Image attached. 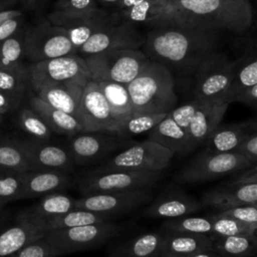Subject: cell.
<instances>
[{
    "label": "cell",
    "mask_w": 257,
    "mask_h": 257,
    "mask_svg": "<svg viewBox=\"0 0 257 257\" xmlns=\"http://www.w3.org/2000/svg\"><path fill=\"white\" fill-rule=\"evenodd\" d=\"M24 152L30 171H57L71 173L74 163L66 148L52 145L49 141H37L13 137Z\"/></svg>",
    "instance_id": "16"
},
{
    "label": "cell",
    "mask_w": 257,
    "mask_h": 257,
    "mask_svg": "<svg viewBox=\"0 0 257 257\" xmlns=\"http://www.w3.org/2000/svg\"><path fill=\"white\" fill-rule=\"evenodd\" d=\"M237 154H240L252 164L257 162V130L256 120L253 119L248 127L239 148Z\"/></svg>",
    "instance_id": "44"
},
{
    "label": "cell",
    "mask_w": 257,
    "mask_h": 257,
    "mask_svg": "<svg viewBox=\"0 0 257 257\" xmlns=\"http://www.w3.org/2000/svg\"><path fill=\"white\" fill-rule=\"evenodd\" d=\"M16 124L25 134L30 136V139L37 141H49L52 136V131L45 121L29 106L17 109Z\"/></svg>",
    "instance_id": "36"
},
{
    "label": "cell",
    "mask_w": 257,
    "mask_h": 257,
    "mask_svg": "<svg viewBox=\"0 0 257 257\" xmlns=\"http://www.w3.org/2000/svg\"><path fill=\"white\" fill-rule=\"evenodd\" d=\"M215 215L220 217L231 218L247 224H252V225L257 224V206L255 205L237 206V207L218 211Z\"/></svg>",
    "instance_id": "43"
},
{
    "label": "cell",
    "mask_w": 257,
    "mask_h": 257,
    "mask_svg": "<svg viewBox=\"0 0 257 257\" xmlns=\"http://www.w3.org/2000/svg\"><path fill=\"white\" fill-rule=\"evenodd\" d=\"M11 257H51L50 246L45 234L22 247Z\"/></svg>",
    "instance_id": "47"
},
{
    "label": "cell",
    "mask_w": 257,
    "mask_h": 257,
    "mask_svg": "<svg viewBox=\"0 0 257 257\" xmlns=\"http://www.w3.org/2000/svg\"><path fill=\"white\" fill-rule=\"evenodd\" d=\"M23 173L0 169V201L4 205L12 201L21 200Z\"/></svg>",
    "instance_id": "42"
},
{
    "label": "cell",
    "mask_w": 257,
    "mask_h": 257,
    "mask_svg": "<svg viewBox=\"0 0 257 257\" xmlns=\"http://www.w3.org/2000/svg\"><path fill=\"white\" fill-rule=\"evenodd\" d=\"M105 10L96 8L89 12L65 14L56 11L50 12L46 19L65 29L72 45L78 50L94 33L115 17Z\"/></svg>",
    "instance_id": "15"
},
{
    "label": "cell",
    "mask_w": 257,
    "mask_h": 257,
    "mask_svg": "<svg viewBox=\"0 0 257 257\" xmlns=\"http://www.w3.org/2000/svg\"><path fill=\"white\" fill-rule=\"evenodd\" d=\"M234 65L235 61L223 53L213 52L206 57L194 73V99L202 103L225 100Z\"/></svg>",
    "instance_id": "8"
},
{
    "label": "cell",
    "mask_w": 257,
    "mask_h": 257,
    "mask_svg": "<svg viewBox=\"0 0 257 257\" xmlns=\"http://www.w3.org/2000/svg\"><path fill=\"white\" fill-rule=\"evenodd\" d=\"M77 118L84 132H109L116 135L120 123L93 79L88 80L82 89Z\"/></svg>",
    "instance_id": "13"
},
{
    "label": "cell",
    "mask_w": 257,
    "mask_h": 257,
    "mask_svg": "<svg viewBox=\"0 0 257 257\" xmlns=\"http://www.w3.org/2000/svg\"><path fill=\"white\" fill-rule=\"evenodd\" d=\"M219 35L218 29L198 26L158 27L145 35L144 53L169 69L191 74L215 52Z\"/></svg>",
    "instance_id": "1"
},
{
    "label": "cell",
    "mask_w": 257,
    "mask_h": 257,
    "mask_svg": "<svg viewBox=\"0 0 257 257\" xmlns=\"http://www.w3.org/2000/svg\"><path fill=\"white\" fill-rule=\"evenodd\" d=\"M202 207L201 203L181 190H168L160 195L144 212L151 218L174 219L188 216Z\"/></svg>",
    "instance_id": "21"
},
{
    "label": "cell",
    "mask_w": 257,
    "mask_h": 257,
    "mask_svg": "<svg viewBox=\"0 0 257 257\" xmlns=\"http://www.w3.org/2000/svg\"><path fill=\"white\" fill-rule=\"evenodd\" d=\"M24 96L0 90V113L7 114L20 108Z\"/></svg>",
    "instance_id": "49"
},
{
    "label": "cell",
    "mask_w": 257,
    "mask_h": 257,
    "mask_svg": "<svg viewBox=\"0 0 257 257\" xmlns=\"http://www.w3.org/2000/svg\"><path fill=\"white\" fill-rule=\"evenodd\" d=\"M212 242L210 235L166 231L159 257H186L212 249Z\"/></svg>",
    "instance_id": "25"
},
{
    "label": "cell",
    "mask_w": 257,
    "mask_h": 257,
    "mask_svg": "<svg viewBox=\"0 0 257 257\" xmlns=\"http://www.w3.org/2000/svg\"><path fill=\"white\" fill-rule=\"evenodd\" d=\"M212 250L223 257H251L256 250V235L212 236Z\"/></svg>",
    "instance_id": "32"
},
{
    "label": "cell",
    "mask_w": 257,
    "mask_h": 257,
    "mask_svg": "<svg viewBox=\"0 0 257 257\" xmlns=\"http://www.w3.org/2000/svg\"><path fill=\"white\" fill-rule=\"evenodd\" d=\"M72 179L67 173L57 171H26L23 173L22 199L42 197L71 186Z\"/></svg>",
    "instance_id": "24"
},
{
    "label": "cell",
    "mask_w": 257,
    "mask_h": 257,
    "mask_svg": "<svg viewBox=\"0 0 257 257\" xmlns=\"http://www.w3.org/2000/svg\"><path fill=\"white\" fill-rule=\"evenodd\" d=\"M4 117H5V114L0 113V126L2 125V123H3V121H4Z\"/></svg>",
    "instance_id": "58"
},
{
    "label": "cell",
    "mask_w": 257,
    "mask_h": 257,
    "mask_svg": "<svg viewBox=\"0 0 257 257\" xmlns=\"http://www.w3.org/2000/svg\"><path fill=\"white\" fill-rule=\"evenodd\" d=\"M199 101L196 99H193L190 102H187L183 105H180L178 107L173 108L168 115L182 128H184L186 132L189 128V125L192 121V118L199 106Z\"/></svg>",
    "instance_id": "46"
},
{
    "label": "cell",
    "mask_w": 257,
    "mask_h": 257,
    "mask_svg": "<svg viewBox=\"0 0 257 257\" xmlns=\"http://www.w3.org/2000/svg\"><path fill=\"white\" fill-rule=\"evenodd\" d=\"M163 227L166 231L211 235L212 221L210 217L183 216L174 219H167L164 222Z\"/></svg>",
    "instance_id": "39"
},
{
    "label": "cell",
    "mask_w": 257,
    "mask_h": 257,
    "mask_svg": "<svg viewBox=\"0 0 257 257\" xmlns=\"http://www.w3.org/2000/svg\"><path fill=\"white\" fill-rule=\"evenodd\" d=\"M229 104L225 100L199 103L187 131L195 148L203 145L211 133L221 123Z\"/></svg>",
    "instance_id": "22"
},
{
    "label": "cell",
    "mask_w": 257,
    "mask_h": 257,
    "mask_svg": "<svg viewBox=\"0 0 257 257\" xmlns=\"http://www.w3.org/2000/svg\"><path fill=\"white\" fill-rule=\"evenodd\" d=\"M228 179L226 184L239 186V185H247V184H257V167L256 165L251 166L249 168H245L239 170L233 174Z\"/></svg>",
    "instance_id": "48"
},
{
    "label": "cell",
    "mask_w": 257,
    "mask_h": 257,
    "mask_svg": "<svg viewBox=\"0 0 257 257\" xmlns=\"http://www.w3.org/2000/svg\"><path fill=\"white\" fill-rule=\"evenodd\" d=\"M0 169L30 171L28 160L13 137L0 134Z\"/></svg>",
    "instance_id": "34"
},
{
    "label": "cell",
    "mask_w": 257,
    "mask_h": 257,
    "mask_svg": "<svg viewBox=\"0 0 257 257\" xmlns=\"http://www.w3.org/2000/svg\"><path fill=\"white\" fill-rule=\"evenodd\" d=\"M152 198L151 188L82 195L74 200V209H85L118 216L148 203Z\"/></svg>",
    "instance_id": "14"
},
{
    "label": "cell",
    "mask_w": 257,
    "mask_h": 257,
    "mask_svg": "<svg viewBox=\"0 0 257 257\" xmlns=\"http://www.w3.org/2000/svg\"><path fill=\"white\" fill-rule=\"evenodd\" d=\"M145 1H147V0H118L115 7H116L117 11L119 12V11H122L124 9L137 6V5H139V4H141Z\"/></svg>",
    "instance_id": "53"
},
{
    "label": "cell",
    "mask_w": 257,
    "mask_h": 257,
    "mask_svg": "<svg viewBox=\"0 0 257 257\" xmlns=\"http://www.w3.org/2000/svg\"><path fill=\"white\" fill-rule=\"evenodd\" d=\"M167 114L168 113L134 112L120 121L116 135L132 136L141 135L143 133H149Z\"/></svg>",
    "instance_id": "38"
},
{
    "label": "cell",
    "mask_w": 257,
    "mask_h": 257,
    "mask_svg": "<svg viewBox=\"0 0 257 257\" xmlns=\"http://www.w3.org/2000/svg\"><path fill=\"white\" fill-rule=\"evenodd\" d=\"M212 221V232L210 236L225 237L233 235H256L257 224H247L227 217L209 216Z\"/></svg>",
    "instance_id": "40"
},
{
    "label": "cell",
    "mask_w": 257,
    "mask_h": 257,
    "mask_svg": "<svg viewBox=\"0 0 257 257\" xmlns=\"http://www.w3.org/2000/svg\"><path fill=\"white\" fill-rule=\"evenodd\" d=\"M109 105L112 113L121 121L126 116L134 113L132 99L126 84L109 81L94 80Z\"/></svg>",
    "instance_id": "30"
},
{
    "label": "cell",
    "mask_w": 257,
    "mask_h": 257,
    "mask_svg": "<svg viewBox=\"0 0 257 257\" xmlns=\"http://www.w3.org/2000/svg\"><path fill=\"white\" fill-rule=\"evenodd\" d=\"M38 1L39 0H18V3H20L24 9L30 10L36 6Z\"/></svg>",
    "instance_id": "55"
},
{
    "label": "cell",
    "mask_w": 257,
    "mask_h": 257,
    "mask_svg": "<svg viewBox=\"0 0 257 257\" xmlns=\"http://www.w3.org/2000/svg\"><path fill=\"white\" fill-rule=\"evenodd\" d=\"M97 8L96 0H57L53 10L65 14L89 12Z\"/></svg>",
    "instance_id": "45"
},
{
    "label": "cell",
    "mask_w": 257,
    "mask_h": 257,
    "mask_svg": "<svg viewBox=\"0 0 257 257\" xmlns=\"http://www.w3.org/2000/svg\"><path fill=\"white\" fill-rule=\"evenodd\" d=\"M93 80H109L128 84L149 63L140 49L107 50L83 57Z\"/></svg>",
    "instance_id": "4"
},
{
    "label": "cell",
    "mask_w": 257,
    "mask_h": 257,
    "mask_svg": "<svg viewBox=\"0 0 257 257\" xmlns=\"http://www.w3.org/2000/svg\"><path fill=\"white\" fill-rule=\"evenodd\" d=\"M116 216L106 213H99L85 209H73L63 215L53 217L44 222L46 230L72 228L111 221Z\"/></svg>",
    "instance_id": "33"
},
{
    "label": "cell",
    "mask_w": 257,
    "mask_h": 257,
    "mask_svg": "<svg viewBox=\"0 0 257 257\" xmlns=\"http://www.w3.org/2000/svg\"><path fill=\"white\" fill-rule=\"evenodd\" d=\"M186 257H223V256L219 255L212 249H207V250H203V251H199L197 253L191 254Z\"/></svg>",
    "instance_id": "54"
},
{
    "label": "cell",
    "mask_w": 257,
    "mask_h": 257,
    "mask_svg": "<svg viewBox=\"0 0 257 257\" xmlns=\"http://www.w3.org/2000/svg\"><path fill=\"white\" fill-rule=\"evenodd\" d=\"M29 84L32 90L44 84L77 82L91 79L86 62L78 54L65 55L32 62L27 65Z\"/></svg>",
    "instance_id": "10"
},
{
    "label": "cell",
    "mask_w": 257,
    "mask_h": 257,
    "mask_svg": "<svg viewBox=\"0 0 257 257\" xmlns=\"http://www.w3.org/2000/svg\"><path fill=\"white\" fill-rule=\"evenodd\" d=\"M24 57V31L21 29L0 45V69L14 66Z\"/></svg>",
    "instance_id": "41"
},
{
    "label": "cell",
    "mask_w": 257,
    "mask_h": 257,
    "mask_svg": "<svg viewBox=\"0 0 257 257\" xmlns=\"http://www.w3.org/2000/svg\"><path fill=\"white\" fill-rule=\"evenodd\" d=\"M202 206L213 207L218 211L244 205L257 206V184L233 186L222 185L208 190L200 202Z\"/></svg>",
    "instance_id": "20"
},
{
    "label": "cell",
    "mask_w": 257,
    "mask_h": 257,
    "mask_svg": "<svg viewBox=\"0 0 257 257\" xmlns=\"http://www.w3.org/2000/svg\"><path fill=\"white\" fill-rule=\"evenodd\" d=\"M163 176V171H138L113 169L87 172L78 180L82 195L120 192L152 188Z\"/></svg>",
    "instance_id": "6"
},
{
    "label": "cell",
    "mask_w": 257,
    "mask_h": 257,
    "mask_svg": "<svg viewBox=\"0 0 257 257\" xmlns=\"http://www.w3.org/2000/svg\"><path fill=\"white\" fill-rule=\"evenodd\" d=\"M252 120L229 124L220 123L203 144L205 150L212 153H237Z\"/></svg>",
    "instance_id": "28"
},
{
    "label": "cell",
    "mask_w": 257,
    "mask_h": 257,
    "mask_svg": "<svg viewBox=\"0 0 257 257\" xmlns=\"http://www.w3.org/2000/svg\"><path fill=\"white\" fill-rule=\"evenodd\" d=\"M254 84H257V60L254 54H249L235 60L233 76L225 100L231 103L236 94Z\"/></svg>",
    "instance_id": "31"
},
{
    "label": "cell",
    "mask_w": 257,
    "mask_h": 257,
    "mask_svg": "<svg viewBox=\"0 0 257 257\" xmlns=\"http://www.w3.org/2000/svg\"><path fill=\"white\" fill-rule=\"evenodd\" d=\"M120 227L112 221L72 228L47 230L45 237L49 243L51 257L67 255L96 248L112 238Z\"/></svg>",
    "instance_id": "5"
},
{
    "label": "cell",
    "mask_w": 257,
    "mask_h": 257,
    "mask_svg": "<svg viewBox=\"0 0 257 257\" xmlns=\"http://www.w3.org/2000/svg\"><path fill=\"white\" fill-rule=\"evenodd\" d=\"M22 15H23V13H22V10H20V9H15L13 7L2 9V10H0V25L9 19L16 18V17L22 16Z\"/></svg>",
    "instance_id": "52"
},
{
    "label": "cell",
    "mask_w": 257,
    "mask_h": 257,
    "mask_svg": "<svg viewBox=\"0 0 257 257\" xmlns=\"http://www.w3.org/2000/svg\"><path fill=\"white\" fill-rule=\"evenodd\" d=\"M117 15L132 23H145L157 28L194 26L170 0H147L137 6L119 11Z\"/></svg>",
    "instance_id": "17"
},
{
    "label": "cell",
    "mask_w": 257,
    "mask_h": 257,
    "mask_svg": "<svg viewBox=\"0 0 257 257\" xmlns=\"http://www.w3.org/2000/svg\"><path fill=\"white\" fill-rule=\"evenodd\" d=\"M234 101L244 103L252 107L253 109H256L257 108V84L247 87L246 89L236 94L232 99V102Z\"/></svg>",
    "instance_id": "51"
},
{
    "label": "cell",
    "mask_w": 257,
    "mask_h": 257,
    "mask_svg": "<svg viewBox=\"0 0 257 257\" xmlns=\"http://www.w3.org/2000/svg\"><path fill=\"white\" fill-rule=\"evenodd\" d=\"M109 132H79L71 137L66 149L75 166H84L106 156L116 147Z\"/></svg>",
    "instance_id": "19"
},
{
    "label": "cell",
    "mask_w": 257,
    "mask_h": 257,
    "mask_svg": "<svg viewBox=\"0 0 257 257\" xmlns=\"http://www.w3.org/2000/svg\"><path fill=\"white\" fill-rule=\"evenodd\" d=\"M28 103L29 107L45 121L52 133L71 137L83 131L80 121L74 115L52 107L34 93L29 94Z\"/></svg>",
    "instance_id": "27"
},
{
    "label": "cell",
    "mask_w": 257,
    "mask_h": 257,
    "mask_svg": "<svg viewBox=\"0 0 257 257\" xmlns=\"http://www.w3.org/2000/svg\"><path fill=\"white\" fill-rule=\"evenodd\" d=\"M39 1H41V2H44V1H46V0H39ZM39 1H38V2H39Z\"/></svg>",
    "instance_id": "60"
},
{
    "label": "cell",
    "mask_w": 257,
    "mask_h": 257,
    "mask_svg": "<svg viewBox=\"0 0 257 257\" xmlns=\"http://www.w3.org/2000/svg\"><path fill=\"white\" fill-rule=\"evenodd\" d=\"M23 15L12 18L0 25V45L9 37L20 31L23 27Z\"/></svg>",
    "instance_id": "50"
},
{
    "label": "cell",
    "mask_w": 257,
    "mask_h": 257,
    "mask_svg": "<svg viewBox=\"0 0 257 257\" xmlns=\"http://www.w3.org/2000/svg\"><path fill=\"white\" fill-rule=\"evenodd\" d=\"M126 86L134 112L169 113L177 105L171 70L157 61L150 60Z\"/></svg>",
    "instance_id": "3"
},
{
    "label": "cell",
    "mask_w": 257,
    "mask_h": 257,
    "mask_svg": "<svg viewBox=\"0 0 257 257\" xmlns=\"http://www.w3.org/2000/svg\"><path fill=\"white\" fill-rule=\"evenodd\" d=\"M146 36L130 21L118 17L106 23L94 33L78 50L84 56L107 50L139 49L145 43Z\"/></svg>",
    "instance_id": "12"
},
{
    "label": "cell",
    "mask_w": 257,
    "mask_h": 257,
    "mask_svg": "<svg viewBox=\"0 0 257 257\" xmlns=\"http://www.w3.org/2000/svg\"><path fill=\"white\" fill-rule=\"evenodd\" d=\"M164 234L151 232L140 235L127 243L122 252L127 257H159Z\"/></svg>",
    "instance_id": "35"
},
{
    "label": "cell",
    "mask_w": 257,
    "mask_h": 257,
    "mask_svg": "<svg viewBox=\"0 0 257 257\" xmlns=\"http://www.w3.org/2000/svg\"><path fill=\"white\" fill-rule=\"evenodd\" d=\"M74 200L72 197L61 193H50L42 198L33 206L25 209L22 213L44 224L45 221L63 215L74 209Z\"/></svg>",
    "instance_id": "29"
},
{
    "label": "cell",
    "mask_w": 257,
    "mask_h": 257,
    "mask_svg": "<svg viewBox=\"0 0 257 257\" xmlns=\"http://www.w3.org/2000/svg\"><path fill=\"white\" fill-rule=\"evenodd\" d=\"M4 206H5V205H4V204H3V203H2V202H1V201H0V213H1V211H2V210H3V208H4Z\"/></svg>",
    "instance_id": "59"
},
{
    "label": "cell",
    "mask_w": 257,
    "mask_h": 257,
    "mask_svg": "<svg viewBox=\"0 0 257 257\" xmlns=\"http://www.w3.org/2000/svg\"><path fill=\"white\" fill-rule=\"evenodd\" d=\"M18 3V0H0V10L11 8Z\"/></svg>",
    "instance_id": "56"
},
{
    "label": "cell",
    "mask_w": 257,
    "mask_h": 257,
    "mask_svg": "<svg viewBox=\"0 0 257 257\" xmlns=\"http://www.w3.org/2000/svg\"><path fill=\"white\" fill-rule=\"evenodd\" d=\"M45 225L20 212L14 220H0V257H11L46 233Z\"/></svg>",
    "instance_id": "18"
},
{
    "label": "cell",
    "mask_w": 257,
    "mask_h": 257,
    "mask_svg": "<svg viewBox=\"0 0 257 257\" xmlns=\"http://www.w3.org/2000/svg\"><path fill=\"white\" fill-rule=\"evenodd\" d=\"M148 140L170 150L174 155H186L196 149L188 133L168 114L149 132Z\"/></svg>",
    "instance_id": "26"
},
{
    "label": "cell",
    "mask_w": 257,
    "mask_h": 257,
    "mask_svg": "<svg viewBox=\"0 0 257 257\" xmlns=\"http://www.w3.org/2000/svg\"><path fill=\"white\" fill-rule=\"evenodd\" d=\"M85 84L77 82L44 84L37 87L33 92L52 107L72 114L77 118L79 100Z\"/></svg>",
    "instance_id": "23"
},
{
    "label": "cell",
    "mask_w": 257,
    "mask_h": 257,
    "mask_svg": "<svg viewBox=\"0 0 257 257\" xmlns=\"http://www.w3.org/2000/svg\"><path fill=\"white\" fill-rule=\"evenodd\" d=\"M30 88L27 65L22 62L12 67L0 69V90L25 96Z\"/></svg>",
    "instance_id": "37"
},
{
    "label": "cell",
    "mask_w": 257,
    "mask_h": 257,
    "mask_svg": "<svg viewBox=\"0 0 257 257\" xmlns=\"http://www.w3.org/2000/svg\"><path fill=\"white\" fill-rule=\"evenodd\" d=\"M98 1L106 6H112V5L115 6L116 3L118 2V0H98Z\"/></svg>",
    "instance_id": "57"
},
{
    "label": "cell",
    "mask_w": 257,
    "mask_h": 257,
    "mask_svg": "<svg viewBox=\"0 0 257 257\" xmlns=\"http://www.w3.org/2000/svg\"><path fill=\"white\" fill-rule=\"evenodd\" d=\"M77 54L63 27L47 19L24 31V56L31 62Z\"/></svg>",
    "instance_id": "9"
},
{
    "label": "cell",
    "mask_w": 257,
    "mask_h": 257,
    "mask_svg": "<svg viewBox=\"0 0 257 257\" xmlns=\"http://www.w3.org/2000/svg\"><path fill=\"white\" fill-rule=\"evenodd\" d=\"M194 26L229 30L236 34L247 31L253 22L249 0H170Z\"/></svg>",
    "instance_id": "2"
},
{
    "label": "cell",
    "mask_w": 257,
    "mask_h": 257,
    "mask_svg": "<svg viewBox=\"0 0 257 257\" xmlns=\"http://www.w3.org/2000/svg\"><path fill=\"white\" fill-rule=\"evenodd\" d=\"M173 157L170 150L147 140L128 147L92 171L125 169L161 172L169 167Z\"/></svg>",
    "instance_id": "11"
},
{
    "label": "cell",
    "mask_w": 257,
    "mask_h": 257,
    "mask_svg": "<svg viewBox=\"0 0 257 257\" xmlns=\"http://www.w3.org/2000/svg\"><path fill=\"white\" fill-rule=\"evenodd\" d=\"M252 164L237 153H212L204 150L193 158L175 177L178 183H201L231 175Z\"/></svg>",
    "instance_id": "7"
}]
</instances>
